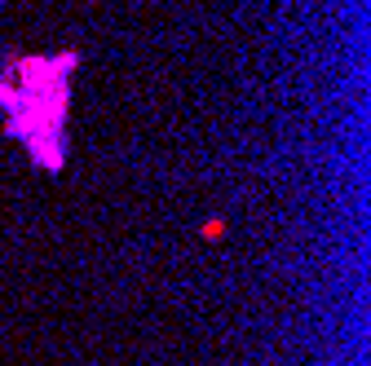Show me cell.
Here are the masks:
<instances>
[{"mask_svg":"<svg viewBox=\"0 0 371 366\" xmlns=\"http://www.w3.org/2000/svg\"><path fill=\"white\" fill-rule=\"evenodd\" d=\"M80 53H13L0 62V132L40 172L58 177L71 155V80Z\"/></svg>","mask_w":371,"mask_h":366,"instance_id":"1","label":"cell"},{"mask_svg":"<svg viewBox=\"0 0 371 366\" xmlns=\"http://www.w3.org/2000/svg\"><path fill=\"white\" fill-rule=\"evenodd\" d=\"M221 234H226V221H208V225H204V239H212V243H217Z\"/></svg>","mask_w":371,"mask_h":366,"instance_id":"2","label":"cell"}]
</instances>
